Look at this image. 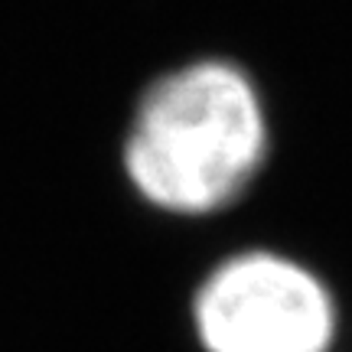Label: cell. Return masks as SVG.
Returning <instances> with one entry per match:
<instances>
[{
  "label": "cell",
  "mask_w": 352,
  "mask_h": 352,
  "mask_svg": "<svg viewBox=\"0 0 352 352\" xmlns=\"http://www.w3.org/2000/svg\"><path fill=\"white\" fill-rule=\"evenodd\" d=\"M206 352H329L340 316L323 277L271 248L228 254L192 294Z\"/></svg>",
  "instance_id": "7a4b0ae2"
},
{
  "label": "cell",
  "mask_w": 352,
  "mask_h": 352,
  "mask_svg": "<svg viewBox=\"0 0 352 352\" xmlns=\"http://www.w3.org/2000/svg\"><path fill=\"white\" fill-rule=\"evenodd\" d=\"M267 140V114L252 78L232 63L199 59L160 76L140 95L121 160L147 206L202 219L252 186Z\"/></svg>",
  "instance_id": "6da1fadb"
}]
</instances>
